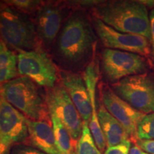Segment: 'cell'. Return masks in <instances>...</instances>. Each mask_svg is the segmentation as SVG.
I'll return each mask as SVG.
<instances>
[{
	"instance_id": "6da1fadb",
	"label": "cell",
	"mask_w": 154,
	"mask_h": 154,
	"mask_svg": "<svg viewBox=\"0 0 154 154\" xmlns=\"http://www.w3.org/2000/svg\"><path fill=\"white\" fill-rule=\"evenodd\" d=\"M94 16L115 30L151 39L149 14L140 1L119 0L99 3Z\"/></svg>"
},
{
	"instance_id": "7a4b0ae2",
	"label": "cell",
	"mask_w": 154,
	"mask_h": 154,
	"mask_svg": "<svg viewBox=\"0 0 154 154\" xmlns=\"http://www.w3.org/2000/svg\"><path fill=\"white\" fill-rule=\"evenodd\" d=\"M0 94L26 119L51 122L45 94L28 77L19 76L2 84Z\"/></svg>"
},
{
	"instance_id": "3957f363",
	"label": "cell",
	"mask_w": 154,
	"mask_h": 154,
	"mask_svg": "<svg viewBox=\"0 0 154 154\" xmlns=\"http://www.w3.org/2000/svg\"><path fill=\"white\" fill-rule=\"evenodd\" d=\"M91 25L79 13L73 14L59 34L57 50L60 57L71 64H76L87 57L94 46Z\"/></svg>"
},
{
	"instance_id": "277c9868",
	"label": "cell",
	"mask_w": 154,
	"mask_h": 154,
	"mask_svg": "<svg viewBox=\"0 0 154 154\" xmlns=\"http://www.w3.org/2000/svg\"><path fill=\"white\" fill-rule=\"evenodd\" d=\"M0 38L15 50H34L42 47L35 24L26 15L1 2Z\"/></svg>"
},
{
	"instance_id": "5b68a950",
	"label": "cell",
	"mask_w": 154,
	"mask_h": 154,
	"mask_svg": "<svg viewBox=\"0 0 154 154\" xmlns=\"http://www.w3.org/2000/svg\"><path fill=\"white\" fill-rule=\"evenodd\" d=\"M19 76H26L46 88L57 85L59 71L51 58L42 47L34 50H16Z\"/></svg>"
},
{
	"instance_id": "8992f818",
	"label": "cell",
	"mask_w": 154,
	"mask_h": 154,
	"mask_svg": "<svg viewBox=\"0 0 154 154\" xmlns=\"http://www.w3.org/2000/svg\"><path fill=\"white\" fill-rule=\"evenodd\" d=\"M112 89L135 109L154 113V82L147 74L130 76L112 84Z\"/></svg>"
},
{
	"instance_id": "52a82bcc",
	"label": "cell",
	"mask_w": 154,
	"mask_h": 154,
	"mask_svg": "<svg viewBox=\"0 0 154 154\" xmlns=\"http://www.w3.org/2000/svg\"><path fill=\"white\" fill-rule=\"evenodd\" d=\"M45 97L49 113L61 121L72 136L75 148L81 137L83 121L74 103L61 84L46 88Z\"/></svg>"
},
{
	"instance_id": "ba28073f",
	"label": "cell",
	"mask_w": 154,
	"mask_h": 154,
	"mask_svg": "<svg viewBox=\"0 0 154 154\" xmlns=\"http://www.w3.org/2000/svg\"><path fill=\"white\" fill-rule=\"evenodd\" d=\"M101 66L106 79L113 84L126 77L142 74L146 63L137 54L105 49L101 53Z\"/></svg>"
},
{
	"instance_id": "9c48e42d",
	"label": "cell",
	"mask_w": 154,
	"mask_h": 154,
	"mask_svg": "<svg viewBox=\"0 0 154 154\" xmlns=\"http://www.w3.org/2000/svg\"><path fill=\"white\" fill-rule=\"evenodd\" d=\"M93 25L101 43L106 49L143 55L150 52L149 40L144 36L120 32L96 17L93 19Z\"/></svg>"
},
{
	"instance_id": "30bf717a",
	"label": "cell",
	"mask_w": 154,
	"mask_h": 154,
	"mask_svg": "<svg viewBox=\"0 0 154 154\" xmlns=\"http://www.w3.org/2000/svg\"><path fill=\"white\" fill-rule=\"evenodd\" d=\"M100 94L101 103L106 110L122 125L128 136H136L138 125L146 114L133 108L109 86L101 87Z\"/></svg>"
},
{
	"instance_id": "8fae6325",
	"label": "cell",
	"mask_w": 154,
	"mask_h": 154,
	"mask_svg": "<svg viewBox=\"0 0 154 154\" xmlns=\"http://www.w3.org/2000/svg\"><path fill=\"white\" fill-rule=\"evenodd\" d=\"M26 119L0 94V137L11 145L25 141L29 136Z\"/></svg>"
},
{
	"instance_id": "7c38bea8",
	"label": "cell",
	"mask_w": 154,
	"mask_h": 154,
	"mask_svg": "<svg viewBox=\"0 0 154 154\" xmlns=\"http://www.w3.org/2000/svg\"><path fill=\"white\" fill-rule=\"evenodd\" d=\"M61 84L64 88L81 116L83 122L89 124L92 107L87 88L79 74L59 71Z\"/></svg>"
},
{
	"instance_id": "4fadbf2b",
	"label": "cell",
	"mask_w": 154,
	"mask_h": 154,
	"mask_svg": "<svg viewBox=\"0 0 154 154\" xmlns=\"http://www.w3.org/2000/svg\"><path fill=\"white\" fill-rule=\"evenodd\" d=\"M62 10L54 4L44 3L36 12L35 27L40 43L49 45L59 34L62 22Z\"/></svg>"
},
{
	"instance_id": "5bb4252c",
	"label": "cell",
	"mask_w": 154,
	"mask_h": 154,
	"mask_svg": "<svg viewBox=\"0 0 154 154\" xmlns=\"http://www.w3.org/2000/svg\"><path fill=\"white\" fill-rule=\"evenodd\" d=\"M30 143L46 154H59L51 122L26 119Z\"/></svg>"
},
{
	"instance_id": "9a60e30c",
	"label": "cell",
	"mask_w": 154,
	"mask_h": 154,
	"mask_svg": "<svg viewBox=\"0 0 154 154\" xmlns=\"http://www.w3.org/2000/svg\"><path fill=\"white\" fill-rule=\"evenodd\" d=\"M98 117L108 148L117 146L128 140L129 136L125 128L101 103L98 109Z\"/></svg>"
},
{
	"instance_id": "2e32d148",
	"label": "cell",
	"mask_w": 154,
	"mask_h": 154,
	"mask_svg": "<svg viewBox=\"0 0 154 154\" xmlns=\"http://www.w3.org/2000/svg\"><path fill=\"white\" fill-rule=\"evenodd\" d=\"M19 76L17 54L0 38V85Z\"/></svg>"
},
{
	"instance_id": "e0dca14e",
	"label": "cell",
	"mask_w": 154,
	"mask_h": 154,
	"mask_svg": "<svg viewBox=\"0 0 154 154\" xmlns=\"http://www.w3.org/2000/svg\"><path fill=\"white\" fill-rule=\"evenodd\" d=\"M50 116L59 154H75L74 140L68 130L54 114L50 113Z\"/></svg>"
},
{
	"instance_id": "ac0fdd59",
	"label": "cell",
	"mask_w": 154,
	"mask_h": 154,
	"mask_svg": "<svg viewBox=\"0 0 154 154\" xmlns=\"http://www.w3.org/2000/svg\"><path fill=\"white\" fill-rule=\"evenodd\" d=\"M75 154H101L92 137L88 123L83 122L82 135L75 148Z\"/></svg>"
},
{
	"instance_id": "d6986e66",
	"label": "cell",
	"mask_w": 154,
	"mask_h": 154,
	"mask_svg": "<svg viewBox=\"0 0 154 154\" xmlns=\"http://www.w3.org/2000/svg\"><path fill=\"white\" fill-rule=\"evenodd\" d=\"M99 66L93 59L86 66L82 76L91 101H96V88L99 80Z\"/></svg>"
},
{
	"instance_id": "ffe728a7",
	"label": "cell",
	"mask_w": 154,
	"mask_h": 154,
	"mask_svg": "<svg viewBox=\"0 0 154 154\" xmlns=\"http://www.w3.org/2000/svg\"><path fill=\"white\" fill-rule=\"evenodd\" d=\"M88 127H89L92 137H93L98 149L101 152L104 151L106 147L107 146L105 136L103 135L101 125H100L97 109H94L92 111L91 118L89 124H88Z\"/></svg>"
},
{
	"instance_id": "44dd1931",
	"label": "cell",
	"mask_w": 154,
	"mask_h": 154,
	"mask_svg": "<svg viewBox=\"0 0 154 154\" xmlns=\"http://www.w3.org/2000/svg\"><path fill=\"white\" fill-rule=\"evenodd\" d=\"M136 137L140 140H154V113L145 115L138 125Z\"/></svg>"
},
{
	"instance_id": "7402d4cb",
	"label": "cell",
	"mask_w": 154,
	"mask_h": 154,
	"mask_svg": "<svg viewBox=\"0 0 154 154\" xmlns=\"http://www.w3.org/2000/svg\"><path fill=\"white\" fill-rule=\"evenodd\" d=\"M6 5L22 14H32L38 10L44 2L36 0H9L4 2Z\"/></svg>"
},
{
	"instance_id": "603a6c76",
	"label": "cell",
	"mask_w": 154,
	"mask_h": 154,
	"mask_svg": "<svg viewBox=\"0 0 154 154\" xmlns=\"http://www.w3.org/2000/svg\"><path fill=\"white\" fill-rule=\"evenodd\" d=\"M131 142L129 140L115 146L109 147L104 154H129Z\"/></svg>"
},
{
	"instance_id": "cb8c5ba5",
	"label": "cell",
	"mask_w": 154,
	"mask_h": 154,
	"mask_svg": "<svg viewBox=\"0 0 154 154\" xmlns=\"http://www.w3.org/2000/svg\"><path fill=\"white\" fill-rule=\"evenodd\" d=\"M10 154H46L39 150L28 146L18 145L11 149Z\"/></svg>"
},
{
	"instance_id": "d4e9b609",
	"label": "cell",
	"mask_w": 154,
	"mask_h": 154,
	"mask_svg": "<svg viewBox=\"0 0 154 154\" xmlns=\"http://www.w3.org/2000/svg\"><path fill=\"white\" fill-rule=\"evenodd\" d=\"M138 146L146 153L154 154V140H139L138 141Z\"/></svg>"
},
{
	"instance_id": "484cf974",
	"label": "cell",
	"mask_w": 154,
	"mask_h": 154,
	"mask_svg": "<svg viewBox=\"0 0 154 154\" xmlns=\"http://www.w3.org/2000/svg\"><path fill=\"white\" fill-rule=\"evenodd\" d=\"M12 146L0 137V154H10Z\"/></svg>"
},
{
	"instance_id": "4316f807",
	"label": "cell",
	"mask_w": 154,
	"mask_h": 154,
	"mask_svg": "<svg viewBox=\"0 0 154 154\" xmlns=\"http://www.w3.org/2000/svg\"><path fill=\"white\" fill-rule=\"evenodd\" d=\"M149 21H150V29H151V40L153 41L154 44V9H152L149 14Z\"/></svg>"
},
{
	"instance_id": "83f0119b",
	"label": "cell",
	"mask_w": 154,
	"mask_h": 154,
	"mask_svg": "<svg viewBox=\"0 0 154 154\" xmlns=\"http://www.w3.org/2000/svg\"><path fill=\"white\" fill-rule=\"evenodd\" d=\"M129 154H149V153L143 151V150L140 149L138 146H134L132 148H131Z\"/></svg>"
},
{
	"instance_id": "f1b7e54d",
	"label": "cell",
	"mask_w": 154,
	"mask_h": 154,
	"mask_svg": "<svg viewBox=\"0 0 154 154\" xmlns=\"http://www.w3.org/2000/svg\"><path fill=\"white\" fill-rule=\"evenodd\" d=\"M140 2H141L143 3L146 7L149 6V7L153 8V9H154V1H140Z\"/></svg>"
},
{
	"instance_id": "f546056e",
	"label": "cell",
	"mask_w": 154,
	"mask_h": 154,
	"mask_svg": "<svg viewBox=\"0 0 154 154\" xmlns=\"http://www.w3.org/2000/svg\"><path fill=\"white\" fill-rule=\"evenodd\" d=\"M152 49H153V54H154V44H153V46H152Z\"/></svg>"
},
{
	"instance_id": "4dcf8cb0",
	"label": "cell",
	"mask_w": 154,
	"mask_h": 154,
	"mask_svg": "<svg viewBox=\"0 0 154 154\" xmlns=\"http://www.w3.org/2000/svg\"><path fill=\"white\" fill-rule=\"evenodd\" d=\"M0 6H1V2H0Z\"/></svg>"
}]
</instances>
